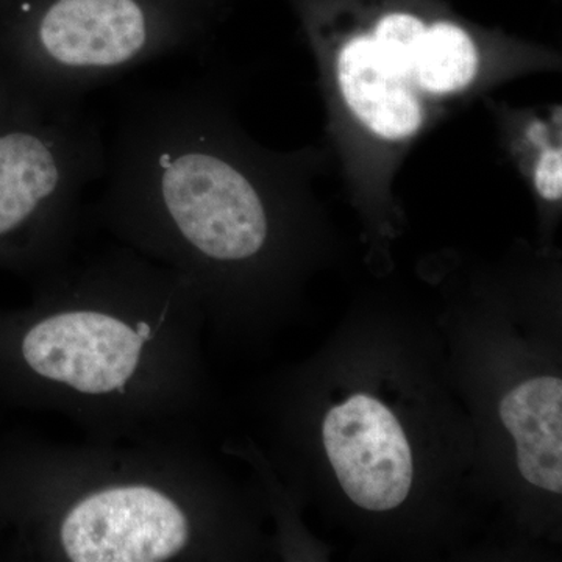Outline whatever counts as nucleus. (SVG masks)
Here are the masks:
<instances>
[{"label": "nucleus", "instance_id": "423d86ee", "mask_svg": "<svg viewBox=\"0 0 562 562\" xmlns=\"http://www.w3.org/2000/svg\"><path fill=\"white\" fill-rule=\"evenodd\" d=\"M338 77L347 105L376 135L403 139L419 131L422 109L416 87L383 60L369 33L344 46Z\"/></svg>", "mask_w": 562, "mask_h": 562}, {"label": "nucleus", "instance_id": "0eeeda50", "mask_svg": "<svg viewBox=\"0 0 562 562\" xmlns=\"http://www.w3.org/2000/svg\"><path fill=\"white\" fill-rule=\"evenodd\" d=\"M501 417L516 439L524 479L550 492L562 491V383L539 376L520 384L501 403Z\"/></svg>", "mask_w": 562, "mask_h": 562}, {"label": "nucleus", "instance_id": "1a4fd4ad", "mask_svg": "<svg viewBox=\"0 0 562 562\" xmlns=\"http://www.w3.org/2000/svg\"><path fill=\"white\" fill-rule=\"evenodd\" d=\"M427 25L417 14L390 11L376 20L372 33H369L383 60L413 85L414 65Z\"/></svg>", "mask_w": 562, "mask_h": 562}, {"label": "nucleus", "instance_id": "f03ea898", "mask_svg": "<svg viewBox=\"0 0 562 562\" xmlns=\"http://www.w3.org/2000/svg\"><path fill=\"white\" fill-rule=\"evenodd\" d=\"M21 497L40 560L181 562L202 547L201 480L181 439L43 443Z\"/></svg>", "mask_w": 562, "mask_h": 562}, {"label": "nucleus", "instance_id": "f257e3e1", "mask_svg": "<svg viewBox=\"0 0 562 562\" xmlns=\"http://www.w3.org/2000/svg\"><path fill=\"white\" fill-rule=\"evenodd\" d=\"M38 283L10 344L25 397L95 441L181 439L199 398L191 288L117 243Z\"/></svg>", "mask_w": 562, "mask_h": 562}, {"label": "nucleus", "instance_id": "6e6552de", "mask_svg": "<svg viewBox=\"0 0 562 562\" xmlns=\"http://www.w3.org/2000/svg\"><path fill=\"white\" fill-rule=\"evenodd\" d=\"M479 69V52L469 33L449 21L427 25L414 65V87L450 94L468 87Z\"/></svg>", "mask_w": 562, "mask_h": 562}, {"label": "nucleus", "instance_id": "9d476101", "mask_svg": "<svg viewBox=\"0 0 562 562\" xmlns=\"http://www.w3.org/2000/svg\"><path fill=\"white\" fill-rule=\"evenodd\" d=\"M535 184L547 201H560L562 195L561 149L543 151L535 169Z\"/></svg>", "mask_w": 562, "mask_h": 562}, {"label": "nucleus", "instance_id": "39448f33", "mask_svg": "<svg viewBox=\"0 0 562 562\" xmlns=\"http://www.w3.org/2000/svg\"><path fill=\"white\" fill-rule=\"evenodd\" d=\"M322 435L351 502L369 512H387L405 501L413 483L412 450L383 403L353 395L327 414Z\"/></svg>", "mask_w": 562, "mask_h": 562}, {"label": "nucleus", "instance_id": "20e7f679", "mask_svg": "<svg viewBox=\"0 0 562 562\" xmlns=\"http://www.w3.org/2000/svg\"><path fill=\"white\" fill-rule=\"evenodd\" d=\"M0 27V91L40 105H83L85 95L147 63L181 52L194 24L149 0H21Z\"/></svg>", "mask_w": 562, "mask_h": 562}, {"label": "nucleus", "instance_id": "7ed1b4c3", "mask_svg": "<svg viewBox=\"0 0 562 562\" xmlns=\"http://www.w3.org/2000/svg\"><path fill=\"white\" fill-rule=\"evenodd\" d=\"M105 168L106 140L83 105L0 91V266L38 280L66 265Z\"/></svg>", "mask_w": 562, "mask_h": 562}]
</instances>
